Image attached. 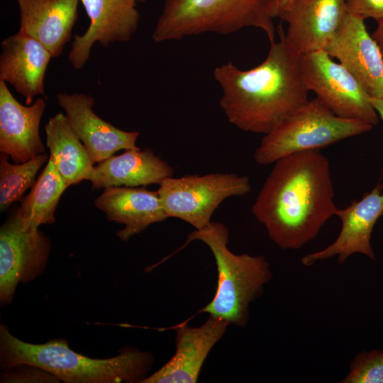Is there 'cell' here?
Segmentation results:
<instances>
[{
	"label": "cell",
	"instance_id": "cell-27",
	"mask_svg": "<svg viewBox=\"0 0 383 383\" xmlns=\"http://www.w3.org/2000/svg\"><path fill=\"white\" fill-rule=\"evenodd\" d=\"M270 10L273 18H279L283 11L294 0H270Z\"/></svg>",
	"mask_w": 383,
	"mask_h": 383
},
{
	"label": "cell",
	"instance_id": "cell-30",
	"mask_svg": "<svg viewBox=\"0 0 383 383\" xmlns=\"http://www.w3.org/2000/svg\"><path fill=\"white\" fill-rule=\"evenodd\" d=\"M138 3H145L148 0H135Z\"/></svg>",
	"mask_w": 383,
	"mask_h": 383
},
{
	"label": "cell",
	"instance_id": "cell-2",
	"mask_svg": "<svg viewBox=\"0 0 383 383\" xmlns=\"http://www.w3.org/2000/svg\"><path fill=\"white\" fill-rule=\"evenodd\" d=\"M278 33L279 41L270 43L257 67L241 70L228 62L213 71L222 89L220 106L228 122L243 131L267 134L309 100L300 56L287 43L281 24Z\"/></svg>",
	"mask_w": 383,
	"mask_h": 383
},
{
	"label": "cell",
	"instance_id": "cell-16",
	"mask_svg": "<svg viewBox=\"0 0 383 383\" xmlns=\"http://www.w3.org/2000/svg\"><path fill=\"white\" fill-rule=\"evenodd\" d=\"M45 99L23 105L12 95L6 83L0 80V152L15 163L26 162L45 153L39 127L45 111Z\"/></svg>",
	"mask_w": 383,
	"mask_h": 383
},
{
	"label": "cell",
	"instance_id": "cell-11",
	"mask_svg": "<svg viewBox=\"0 0 383 383\" xmlns=\"http://www.w3.org/2000/svg\"><path fill=\"white\" fill-rule=\"evenodd\" d=\"M90 23L82 35H75L68 55L75 69L88 61L92 46L107 48L115 42H127L138 28L140 13L135 0H80Z\"/></svg>",
	"mask_w": 383,
	"mask_h": 383
},
{
	"label": "cell",
	"instance_id": "cell-21",
	"mask_svg": "<svg viewBox=\"0 0 383 383\" xmlns=\"http://www.w3.org/2000/svg\"><path fill=\"white\" fill-rule=\"evenodd\" d=\"M49 160L67 187L87 180L94 167L91 157L66 115L57 113L45 125Z\"/></svg>",
	"mask_w": 383,
	"mask_h": 383
},
{
	"label": "cell",
	"instance_id": "cell-26",
	"mask_svg": "<svg viewBox=\"0 0 383 383\" xmlns=\"http://www.w3.org/2000/svg\"><path fill=\"white\" fill-rule=\"evenodd\" d=\"M346 11L362 19L383 21V0H345Z\"/></svg>",
	"mask_w": 383,
	"mask_h": 383
},
{
	"label": "cell",
	"instance_id": "cell-9",
	"mask_svg": "<svg viewBox=\"0 0 383 383\" xmlns=\"http://www.w3.org/2000/svg\"><path fill=\"white\" fill-rule=\"evenodd\" d=\"M51 243L38 228L25 226L16 209L0 228V304H10L19 283L42 275L47 267Z\"/></svg>",
	"mask_w": 383,
	"mask_h": 383
},
{
	"label": "cell",
	"instance_id": "cell-24",
	"mask_svg": "<svg viewBox=\"0 0 383 383\" xmlns=\"http://www.w3.org/2000/svg\"><path fill=\"white\" fill-rule=\"evenodd\" d=\"M340 383H383V350L362 351L351 362Z\"/></svg>",
	"mask_w": 383,
	"mask_h": 383
},
{
	"label": "cell",
	"instance_id": "cell-19",
	"mask_svg": "<svg viewBox=\"0 0 383 383\" xmlns=\"http://www.w3.org/2000/svg\"><path fill=\"white\" fill-rule=\"evenodd\" d=\"M80 0H17L19 32L43 44L52 57L60 56L72 38Z\"/></svg>",
	"mask_w": 383,
	"mask_h": 383
},
{
	"label": "cell",
	"instance_id": "cell-14",
	"mask_svg": "<svg viewBox=\"0 0 383 383\" xmlns=\"http://www.w3.org/2000/svg\"><path fill=\"white\" fill-rule=\"evenodd\" d=\"M56 99L94 164L121 150L139 149L136 145L139 133L119 129L97 116L93 110L94 99L91 96L60 92Z\"/></svg>",
	"mask_w": 383,
	"mask_h": 383
},
{
	"label": "cell",
	"instance_id": "cell-4",
	"mask_svg": "<svg viewBox=\"0 0 383 383\" xmlns=\"http://www.w3.org/2000/svg\"><path fill=\"white\" fill-rule=\"evenodd\" d=\"M228 239L226 226L213 221L187 236L189 242L200 240L209 248L218 270L215 295L201 312L243 327L249 319L250 303L262 294L272 274L264 256L234 254L228 248Z\"/></svg>",
	"mask_w": 383,
	"mask_h": 383
},
{
	"label": "cell",
	"instance_id": "cell-3",
	"mask_svg": "<svg viewBox=\"0 0 383 383\" xmlns=\"http://www.w3.org/2000/svg\"><path fill=\"white\" fill-rule=\"evenodd\" d=\"M153 355L131 346L121 348L109 358H93L80 354L63 338L30 343L14 336L0 324V369L20 365L38 367L65 383H142L149 375Z\"/></svg>",
	"mask_w": 383,
	"mask_h": 383
},
{
	"label": "cell",
	"instance_id": "cell-17",
	"mask_svg": "<svg viewBox=\"0 0 383 383\" xmlns=\"http://www.w3.org/2000/svg\"><path fill=\"white\" fill-rule=\"evenodd\" d=\"M0 80L9 83L25 98L26 105L45 94L44 79L50 59V51L36 39L20 33L1 43Z\"/></svg>",
	"mask_w": 383,
	"mask_h": 383
},
{
	"label": "cell",
	"instance_id": "cell-10",
	"mask_svg": "<svg viewBox=\"0 0 383 383\" xmlns=\"http://www.w3.org/2000/svg\"><path fill=\"white\" fill-rule=\"evenodd\" d=\"M364 21L347 11L324 50L355 77L372 99H378L383 96V52Z\"/></svg>",
	"mask_w": 383,
	"mask_h": 383
},
{
	"label": "cell",
	"instance_id": "cell-1",
	"mask_svg": "<svg viewBox=\"0 0 383 383\" xmlns=\"http://www.w3.org/2000/svg\"><path fill=\"white\" fill-rule=\"evenodd\" d=\"M337 209L330 163L318 150L277 160L252 207L282 250H298L315 238Z\"/></svg>",
	"mask_w": 383,
	"mask_h": 383
},
{
	"label": "cell",
	"instance_id": "cell-23",
	"mask_svg": "<svg viewBox=\"0 0 383 383\" xmlns=\"http://www.w3.org/2000/svg\"><path fill=\"white\" fill-rule=\"evenodd\" d=\"M49 160L47 153L22 163H10L9 156L4 152L0 155V211H6L16 201H21L26 191L31 188L35 181L38 172Z\"/></svg>",
	"mask_w": 383,
	"mask_h": 383
},
{
	"label": "cell",
	"instance_id": "cell-20",
	"mask_svg": "<svg viewBox=\"0 0 383 383\" xmlns=\"http://www.w3.org/2000/svg\"><path fill=\"white\" fill-rule=\"evenodd\" d=\"M174 169L149 148L125 150L94 166L87 180L92 189L111 187H146L172 177Z\"/></svg>",
	"mask_w": 383,
	"mask_h": 383
},
{
	"label": "cell",
	"instance_id": "cell-12",
	"mask_svg": "<svg viewBox=\"0 0 383 383\" xmlns=\"http://www.w3.org/2000/svg\"><path fill=\"white\" fill-rule=\"evenodd\" d=\"M383 214V182L378 183L359 201H353L344 209H338L335 215L342 222L340 233L326 248L304 255L301 262L311 266L321 260L338 257L343 263L354 253L363 254L375 261L371 245V235L378 218Z\"/></svg>",
	"mask_w": 383,
	"mask_h": 383
},
{
	"label": "cell",
	"instance_id": "cell-7",
	"mask_svg": "<svg viewBox=\"0 0 383 383\" xmlns=\"http://www.w3.org/2000/svg\"><path fill=\"white\" fill-rule=\"evenodd\" d=\"M157 190L168 218H177L196 229L209 225L214 211L226 199L250 192L246 176L234 173L187 174L164 179Z\"/></svg>",
	"mask_w": 383,
	"mask_h": 383
},
{
	"label": "cell",
	"instance_id": "cell-8",
	"mask_svg": "<svg viewBox=\"0 0 383 383\" xmlns=\"http://www.w3.org/2000/svg\"><path fill=\"white\" fill-rule=\"evenodd\" d=\"M304 82L336 116L376 125L379 116L372 98L355 77L324 50L299 57Z\"/></svg>",
	"mask_w": 383,
	"mask_h": 383
},
{
	"label": "cell",
	"instance_id": "cell-15",
	"mask_svg": "<svg viewBox=\"0 0 383 383\" xmlns=\"http://www.w3.org/2000/svg\"><path fill=\"white\" fill-rule=\"evenodd\" d=\"M228 323L209 316L199 327L186 323L177 326L174 355L161 368L149 374L142 383H195L213 346L225 334Z\"/></svg>",
	"mask_w": 383,
	"mask_h": 383
},
{
	"label": "cell",
	"instance_id": "cell-25",
	"mask_svg": "<svg viewBox=\"0 0 383 383\" xmlns=\"http://www.w3.org/2000/svg\"><path fill=\"white\" fill-rule=\"evenodd\" d=\"M1 383H59L53 374L31 365H20L1 373Z\"/></svg>",
	"mask_w": 383,
	"mask_h": 383
},
{
	"label": "cell",
	"instance_id": "cell-18",
	"mask_svg": "<svg viewBox=\"0 0 383 383\" xmlns=\"http://www.w3.org/2000/svg\"><path fill=\"white\" fill-rule=\"evenodd\" d=\"M109 221L123 224L116 233L121 241L145 231L150 225L167 219L157 191L128 187H111L94 201Z\"/></svg>",
	"mask_w": 383,
	"mask_h": 383
},
{
	"label": "cell",
	"instance_id": "cell-28",
	"mask_svg": "<svg viewBox=\"0 0 383 383\" xmlns=\"http://www.w3.org/2000/svg\"><path fill=\"white\" fill-rule=\"evenodd\" d=\"M377 23L378 26L372 36L377 41L383 52V21Z\"/></svg>",
	"mask_w": 383,
	"mask_h": 383
},
{
	"label": "cell",
	"instance_id": "cell-29",
	"mask_svg": "<svg viewBox=\"0 0 383 383\" xmlns=\"http://www.w3.org/2000/svg\"><path fill=\"white\" fill-rule=\"evenodd\" d=\"M371 100L379 117L383 121V96L378 99H372Z\"/></svg>",
	"mask_w": 383,
	"mask_h": 383
},
{
	"label": "cell",
	"instance_id": "cell-6",
	"mask_svg": "<svg viewBox=\"0 0 383 383\" xmlns=\"http://www.w3.org/2000/svg\"><path fill=\"white\" fill-rule=\"evenodd\" d=\"M370 123L336 116L318 98L282 121L261 140L254 159L261 165L293 153L318 150L370 131Z\"/></svg>",
	"mask_w": 383,
	"mask_h": 383
},
{
	"label": "cell",
	"instance_id": "cell-13",
	"mask_svg": "<svg viewBox=\"0 0 383 383\" xmlns=\"http://www.w3.org/2000/svg\"><path fill=\"white\" fill-rule=\"evenodd\" d=\"M346 12L345 0H294L279 18L287 24V43L301 56L324 50Z\"/></svg>",
	"mask_w": 383,
	"mask_h": 383
},
{
	"label": "cell",
	"instance_id": "cell-5",
	"mask_svg": "<svg viewBox=\"0 0 383 383\" xmlns=\"http://www.w3.org/2000/svg\"><path fill=\"white\" fill-rule=\"evenodd\" d=\"M273 19L270 0H165L152 38L159 43L254 27L262 30L272 43Z\"/></svg>",
	"mask_w": 383,
	"mask_h": 383
},
{
	"label": "cell",
	"instance_id": "cell-22",
	"mask_svg": "<svg viewBox=\"0 0 383 383\" xmlns=\"http://www.w3.org/2000/svg\"><path fill=\"white\" fill-rule=\"evenodd\" d=\"M68 187L50 160L37 178L28 195L16 209L23 224L38 228L42 224H53L59 200Z\"/></svg>",
	"mask_w": 383,
	"mask_h": 383
}]
</instances>
